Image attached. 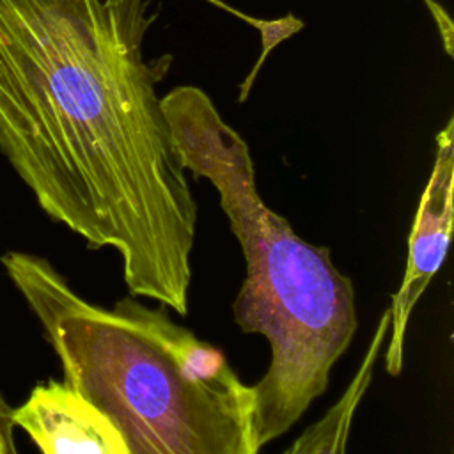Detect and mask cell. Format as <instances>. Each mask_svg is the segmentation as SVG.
Returning <instances> with one entry per match:
<instances>
[{
	"mask_svg": "<svg viewBox=\"0 0 454 454\" xmlns=\"http://www.w3.org/2000/svg\"><path fill=\"white\" fill-rule=\"evenodd\" d=\"M2 264L57 353L64 383L121 433L128 454H259L255 392L216 346L163 305L87 301L41 255Z\"/></svg>",
	"mask_w": 454,
	"mask_h": 454,
	"instance_id": "2",
	"label": "cell"
},
{
	"mask_svg": "<svg viewBox=\"0 0 454 454\" xmlns=\"http://www.w3.org/2000/svg\"><path fill=\"white\" fill-rule=\"evenodd\" d=\"M145 0H0V151L43 211L188 316L199 207L145 60Z\"/></svg>",
	"mask_w": 454,
	"mask_h": 454,
	"instance_id": "1",
	"label": "cell"
},
{
	"mask_svg": "<svg viewBox=\"0 0 454 454\" xmlns=\"http://www.w3.org/2000/svg\"><path fill=\"white\" fill-rule=\"evenodd\" d=\"M9 410V406L4 403V399L0 397V454H4V431H2V419L5 415V411Z\"/></svg>",
	"mask_w": 454,
	"mask_h": 454,
	"instance_id": "8",
	"label": "cell"
},
{
	"mask_svg": "<svg viewBox=\"0 0 454 454\" xmlns=\"http://www.w3.org/2000/svg\"><path fill=\"white\" fill-rule=\"evenodd\" d=\"M452 179H454V121L436 137V158L422 192L408 241V259L403 282L390 300V330L385 342V371L399 376L403 371L404 335L411 312L433 277L443 264L452 234Z\"/></svg>",
	"mask_w": 454,
	"mask_h": 454,
	"instance_id": "4",
	"label": "cell"
},
{
	"mask_svg": "<svg viewBox=\"0 0 454 454\" xmlns=\"http://www.w3.org/2000/svg\"><path fill=\"white\" fill-rule=\"evenodd\" d=\"M388 330L390 309L387 307L380 316L367 349L342 394L282 454H348V440L355 413L371 387L374 367L383 353Z\"/></svg>",
	"mask_w": 454,
	"mask_h": 454,
	"instance_id": "6",
	"label": "cell"
},
{
	"mask_svg": "<svg viewBox=\"0 0 454 454\" xmlns=\"http://www.w3.org/2000/svg\"><path fill=\"white\" fill-rule=\"evenodd\" d=\"M9 417L43 454H128L112 422L64 381L35 385Z\"/></svg>",
	"mask_w": 454,
	"mask_h": 454,
	"instance_id": "5",
	"label": "cell"
},
{
	"mask_svg": "<svg viewBox=\"0 0 454 454\" xmlns=\"http://www.w3.org/2000/svg\"><path fill=\"white\" fill-rule=\"evenodd\" d=\"M161 108L183 167L213 183L241 247L247 273L234 321L243 333L262 335L271 351L264 376L252 385L257 443L264 447L326 390L358 326L355 286L333 266L328 247L300 238L262 202L247 144L204 90L176 87Z\"/></svg>",
	"mask_w": 454,
	"mask_h": 454,
	"instance_id": "3",
	"label": "cell"
},
{
	"mask_svg": "<svg viewBox=\"0 0 454 454\" xmlns=\"http://www.w3.org/2000/svg\"><path fill=\"white\" fill-rule=\"evenodd\" d=\"M12 422L9 419V413L4 415L2 419V431H4V454H18L16 447H14V440H12Z\"/></svg>",
	"mask_w": 454,
	"mask_h": 454,
	"instance_id": "7",
	"label": "cell"
}]
</instances>
